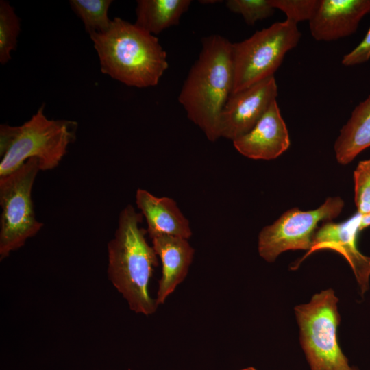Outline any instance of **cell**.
<instances>
[{"mask_svg":"<svg viewBox=\"0 0 370 370\" xmlns=\"http://www.w3.org/2000/svg\"><path fill=\"white\" fill-rule=\"evenodd\" d=\"M349 370H358V369L356 367H351V369Z\"/></svg>","mask_w":370,"mask_h":370,"instance_id":"obj_26","label":"cell"},{"mask_svg":"<svg viewBox=\"0 0 370 370\" xmlns=\"http://www.w3.org/2000/svg\"><path fill=\"white\" fill-rule=\"evenodd\" d=\"M190 0H138L135 25L154 35L180 23Z\"/></svg>","mask_w":370,"mask_h":370,"instance_id":"obj_16","label":"cell"},{"mask_svg":"<svg viewBox=\"0 0 370 370\" xmlns=\"http://www.w3.org/2000/svg\"><path fill=\"white\" fill-rule=\"evenodd\" d=\"M40 171L37 158H30L10 174L0 177V260L23 247L42 227L35 215L32 187Z\"/></svg>","mask_w":370,"mask_h":370,"instance_id":"obj_7","label":"cell"},{"mask_svg":"<svg viewBox=\"0 0 370 370\" xmlns=\"http://www.w3.org/2000/svg\"><path fill=\"white\" fill-rule=\"evenodd\" d=\"M142 213L129 204L120 212L114 238L107 246L108 276L133 312L146 316L158 306L149 293V280L158 265V256L140 227Z\"/></svg>","mask_w":370,"mask_h":370,"instance_id":"obj_2","label":"cell"},{"mask_svg":"<svg viewBox=\"0 0 370 370\" xmlns=\"http://www.w3.org/2000/svg\"><path fill=\"white\" fill-rule=\"evenodd\" d=\"M274 9H278L286 16V20L297 24L313 17L319 0H270Z\"/></svg>","mask_w":370,"mask_h":370,"instance_id":"obj_20","label":"cell"},{"mask_svg":"<svg viewBox=\"0 0 370 370\" xmlns=\"http://www.w3.org/2000/svg\"><path fill=\"white\" fill-rule=\"evenodd\" d=\"M338 299L332 289L315 294L309 303L295 307L300 343L310 370H349L336 338L340 323Z\"/></svg>","mask_w":370,"mask_h":370,"instance_id":"obj_6","label":"cell"},{"mask_svg":"<svg viewBox=\"0 0 370 370\" xmlns=\"http://www.w3.org/2000/svg\"><path fill=\"white\" fill-rule=\"evenodd\" d=\"M202 48L191 66L178 101L188 118L210 141L219 136L221 113L234 84L232 43L220 35L202 39Z\"/></svg>","mask_w":370,"mask_h":370,"instance_id":"obj_1","label":"cell"},{"mask_svg":"<svg viewBox=\"0 0 370 370\" xmlns=\"http://www.w3.org/2000/svg\"><path fill=\"white\" fill-rule=\"evenodd\" d=\"M20 19L9 2L0 1V62L6 64L11 59V51L16 47L20 32Z\"/></svg>","mask_w":370,"mask_h":370,"instance_id":"obj_18","label":"cell"},{"mask_svg":"<svg viewBox=\"0 0 370 370\" xmlns=\"http://www.w3.org/2000/svg\"><path fill=\"white\" fill-rule=\"evenodd\" d=\"M101 71L129 86L158 85L168 69L166 53L154 35L121 18L108 29L90 34Z\"/></svg>","mask_w":370,"mask_h":370,"instance_id":"obj_3","label":"cell"},{"mask_svg":"<svg viewBox=\"0 0 370 370\" xmlns=\"http://www.w3.org/2000/svg\"><path fill=\"white\" fill-rule=\"evenodd\" d=\"M354 199L357 212H370V160L360 161L354 173Z\"/></svg>","mask_w":370,"mask_h":370,"instance_id":"obj_21","label":"cell"},{"mask_svg":"<svg viewBox=\"0 0 370 370\" xmlns=\"http://www.w3.org/2000/svg\"><path fill=\"white\" fill-rule=\"evenodd\" d=\"M360 218L361 214L357 212L343 222L323 223L315 232L311 248L300 262L317 251L330 249L336 251L349 262L363 293L369 288L370 257L362 254L357 248Z\"/></svg>","mask_w":370,"mask_h":370,"instance_id":"obj_10","label":"cell"},{"mask_svg":"<svg viewBox=\"0 0 370 370\" xmlns=\"http://www.w3.org/2000/svg\"><path fill=\"white\" fill-rule=\"evenodd\" d=\"M370 59V27L361 42L350 52L345 54L341 61L345 66L363 64Z\"/></svg>","mask_w":370,"mask_h":370,"instance_id":"obj_22","label":"cell"},{"mask_svg":"<svg viewBox=\"0 0 370 370\" xmlns=\"http://www.w3.org/2000/svg\"><path fill=\"white\" fill-rule=\"evenodd\" d=\"M301 36L297 25L286 19L232 43L234 84L231 95L274 76L286 53Z\"/></svg>","mask_w":370,"mask_h":370,"instance_id":"obj_5","label":"cell"},{"mask_svg":"<svg viewBox=\"0 0 370 370\" xmlns=\"http://www.w3.org/2000/svg\"><path fill=\"white\" fill-rule=\"evenodd\" d=\"M111 0H71L69 4L83 21L86 31L90 34L103 33L108 29L112 20L108 17Z\"/></svg>","mask_w":370,"mask_h":370,"instance_id":"obj_17","label":"cell"},{"mask_svg":"<svg viewBox=\"0 0 370 370\" xmlns=\"http://www.w3.org/2000/svg\"><path fill=\"white\" fill-rule=\"evenodd\" d=\"M368 14L370 0H319L310 31L317 41L336 40L354 34Z\"/></svg>","mask_w":370,"mask_h":370,"instance_id":"obj_11","label":"cell"},{"mask_svg":"<svg viewBox=\"0 0 370 370\" xmlns=\"http://www.w3.org/2000/svg\"><path fill=\"white\" fill-rule=\"evenodd\" d=\"M370 147V95L360 102L341 128L334 143L339 164H347Z\"/></svg>","mask_w":370,"mask_h":370,"instance_id":"obj_15","label":"cell"},{"mask_svg":"<svg viewBox=\"0 0 370 370\" xmlns=\"http://www.w3.org/2000/svg\"><path fill=\"white\" fill-rule=\"evenodd\" d=\"M370 226V212L366 214H361L360 221L359 224V231L364 230L365 228Z\"/></svg>","mask_w":370,"mask_h":370,"instance_id":"obj_23","label":"cell"},{"mask_svg":"<svg viewBox=\"0 0 370 370\" xmlns=\"http://www.w3.org/2000/svg\"><path fill=\"white\" fill-rule=\"evenodd\" d=\"M77 124L47 118L41 106L20 126L0 125V177L18 169L30 158H37L41 171L55 169L75 140Z\"/></svg>","mask_w":370,"mask_h":370,"instance_id":"obj_4","label":"cell"},{"mask_svg":"<svg viewBox=\"0 0 370 370\" xmlns=\"http://www.w3.org/2000/svg\"><path fill=\"white\" fill-rule=\"evenodd\" d=\"M153 247L160 258L162 276L158 282L156 295L158 305L165 302L166 298L186 278L192 263L195 249L188 239L167 234L149 236Z\"/></svg>","mask_w":370,"mask_h":370,"instance_id":"obj_13","label":"cell"},{"mask_svg":"<svg viewBox=\"0 0 370 370\" xmlns=\"http://www.w3.org/2000/svg\"><path fill=\"white\" fill-rule=\"evenodd\" d=\"M200 3H205V4H208V3H219V2H222L221 1H217V0H212V1H199Z\"/></svg>","mask_w":370,"mask_h":370,"instance_id":"obj_24","label":"cell"},{"mask_svg":"<svg viewBox=\"0 0 370 370\" xmlns=\"http://www.w3.org/2000/svg\"><path fill=\"white\" fill-rule=\"evenodd\" d=\"M241 370H257V369H255V368L253 367H248L242 369H241Z\"/></svg>","mask_w":370,"mask_h":370,"instance_id":"obj_25","label":"cell"},{"mask_svg":"<svg viewBox=\"0 0 370 370\" xmlns=\"http://www.w3.org/2000/svg\"><path fill=\"white\" fill-rule=\"evenodd\" d=\"M344 206L339 197H329L318 208L302 211L293 208L284 212L273 224L262 228L258 235L260 256L273 262L288 250L310 249L314 234L320 221L336 218Z\"/></svg>","mask_w":370,"mask_h":370,"instance_id":"obj_8","label":"cell"},{"mask_svg":"<svg viewBox=\"0 0 370 370\" xmlns=\"http://www.w3.org/2000/svg\"><path fill=\"white\" fill-rule=\"evenodd\" d=\"M277 96L278 86L274 76L231 95L219 117V136L233 141L248 133Z\"/></svg>","mask_w":370,"mask_h":370,"instance_id":"obj_9","label":"cell"},{"mask_svg":"<svg viewBox=\"0 0 370 370\" xmlns=\"http://www.w3.org/2000/svg\"><path fill=\"white\" fill-rule=\"evenodd\" d=\"M136 204L146 219L149 236L162 234L188 239L192 236L188 220L173 199L138 189Z\"/></svg>","mask_w":370,"mask_h":370,"instance_id":"obj_14","label":"cell"},{"mask_svg":"<svg viewBox=\"0 0 370 370\" xmlns=\"http://www.w3.org/2000/svg\"><path fill=\"white\" fill-rule=\"evenodd\" d=\"M291 144L286 123L275 100L256 125L233 140L243 156L254 160H273L286 151Z\"/></svg>","mask_w":370,"mask_h":370,"instance_id":"obj_12","label":"cell"},{"mask_svg":"<svg viewBox=\"0 0 370 370\" xmlns=\"http://www.w3.org/2000/svg\"><path fill=\"white\" fill-rule=\"evenodd\" d=\"M226 7L232 12L241 14L248 25L271 16L275 9L270 0H227Z\"/></svg>","mask_w":370,"mask_h":370,"instance_id":"obj_19","label":"cell"}]
</instances>
